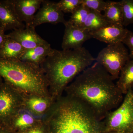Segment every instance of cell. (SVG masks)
I'll list each match as a JSON object with an SVG mask.
<instances>
[{"instance_id":"cell-25","label":"cell","mask_w":133,"mask_h":133,"mask_svg":"<svg viewBox=\"0 0 133 133\" xmlns=\"http://www.w3.org/2000/svg\"><path fill=\"white\" fill-rule=\"evenodd\" d=\"M122 43L128 47L129 50V56L133 59V32L128 30Z\"/></svg>"},{"instance_id":"cell-21","label":"cell","mask_w":133,"mask_h":133,"mask_svg":"<svg viewBox=\"0 0 133 133\" xmlns=\"http://www.w3.org/2000/svg\"><path fill=\"white\" fill-rule=\"evenodd\" d=\"M90 10L81 4L76 11L71 14L69 21L74 26L83 28Z\"/></svg>"},{"instance_id":"cell-4","label":"cell","mask_w":133,"mask_h":133,"mask_svg":"<svg viewBox=\"0 0 133 133\" xmlns=\"http://www.w3.org/2000/svg\"><path fill=\"white\" fill-rule=\"evenodd\" d=\"M0 76L4 82L23 94L51 96L41 66L20 59L0 58Z\"/></svg>"},{"instance_id":"cell-28","label":"cell","mask_w":133,"mask_h":133,"mask_svg":"<svg viewBox=\"0 0 133 133\" xmlns=\"http://www.w3.org/2000/svg\"><path fill=\"white\" fill-rule=\"evenodd\" d=\"M7 37V35L5 34V31L0 29V48L2 46Z\"/></svg>"},{"instance_id":"cell-10","label":"cell","mask_w":133,"mask_h":133,"mask_svg":"<svg viewBox=\"0 0 133 133\" xmlns=\"http://www.w3.org/2000/svg\"><path fill=\"white\" fill-rule=\"evenodd\" d=\"M7 36L19 43L26 50L48 43L36 33L35 28L33 27H25L24 29L15 30Z\"/></svg>"},{"instance_id":"cell-27","label":"cell","mask_w":133,"mask_h":133,"mask_svg":"<svg viewBox=\"0 0 133 133\" xmlns=\"http://www.w3.org/2000/svg\"><path fill=\"white\" fill-rule=\"evenodd\" d=\"M0 133H16L9 127L0 121Z\"/></svg>"},{"instance_id":"cell-30","label":"cell","mask_w":133,"mask_h":133,"mask_svg":"<svg viewBox=\"0 0 133 133\" xmlns=\"http://www.w3.org/2000/svg\"><path fill=\"white\" fill-rule=\"evenodd\" d=\"M107 133H118L117 132H108Z\"/></svg>"},{"instance_id":"cell-31","label":"cell","mask_w":133,"mask_h":133,"mask_svg":"<svg viewBox=\"0 0 133 133\" xmlns=\"http://www.w3.org/2000/svg\"></svg>"},{"instance_id":"cell-2","label":"cell","mask_w":133,"mask_h":133,"mask_svg":"<svg viewBox=\"0 0 133 133\" xmlns=\"http://www.w3.org/2000/svg\"><path fill=\"white\" fill-rule=\"evenodd\" d=\"M46 133H104L102 121L80 101L61 96L42 118Z\"/></svg>"},{"instance_id":"cell-15","label":"cell","mask_w":133,"mask_h":133,"mask_svg":"<svg viewBox=\"0 0 133 133\" xmlns=\"http://www.w3.org/2000/svg\"><path fill=\"white\" fill-rule=\"evenodd\" d=\"M128 31L124 26L109 24L90 33L92 38L108 45L122 42Z\"/></svg>"},{"instance_id":"cell-14","label":"cell","mask_w":133,"mask_h":133,"mask_svg":"<svg viewBox=\"0 0 133 133\" xmlns=\"http://www.w3.org/2000/svg\"><path fill=\"white\" fill-rule=\"evenodd\" d=\"M24 108L18 111L5 123L16 133H21L42 122Z\"/></svg>"},{"instance_id":"cell-5","label":"cell","mask_w":133,"mask_h":133,"mask_svg":"<svg viewBox=\"0 0 133 133\" xmlns=\"http://www.w3.org/2000/svg\"><path fill=\"white\" fill-rule=\"evenodd\" d=\"M104 133H133V90L128 91L118 107L102 120Z\"/></svg>"},{"instance_id":"cell-17","label":"cell","mask_w":133,"mask_h":133,"mask_svg":"<svg viewBox=\"0 0 133 133\" xmlns=\"http://www.w3.org/2000/svg\"><path fill=\"white\" fill-rule=\"evenodd\" d=\"M26 50L16 41L7 37L0 48V58L20 59Z\"/></svg>"},{"instance_id":"cell-20","label":"cell","mask_w":133,"mask_h":133,"mask_svg":"<svg viewBox=\"0 0 133 133\" xmlns=\"http://www.w3.org/2000/svg\"><path fill=\"white\" fill-rule=\"evenodd\" d=\"M101 13L90 10L83 28L92 32L109 25Z\"/></svg>"},{"instance_id":"cell-9","label":"cell","mask_w":133,"mask_h":133,"mask_svg":"<svg viewBox=\"0 0 133 133\" xmlns=\"http://www.w3.org/2000/svg\"><path fill=\"white\" fill-rule=\"evenodd\" d=\"M65 30L62 48L63 50L82 48L86 41L92 38L90 32L83 28L74 26L69 21L64 23Z\"/></svg>"},{"instance_id":"cell-18","label":"cell","mask_w":133,"mask_h":133,"mask_svg":"<svg viewBox=\"0 0 133 133\" xmlns=\"http://www.w3.org/2000/svg\"><path fill=\"white\" fill-rule=\"evenodd\" d=\"M116 85L124 95L133 89V59L126 63L120 74Z\"/></svg>"},{"instance_id":"cell-12","label":"cell","mask_w":133,"mask_h":133,"mask_svg":"<svg viewBox=\"0 0 133 133\" xmlns=\"http://www.w3.org/2000/svg\"><path fill=\"white\" fill-rule=\"evenodd\" d=\"M55 101L51 96L24 94V108L34 116L42 119Z\"/></svg>"},{"instance_id":"cell-24","label":"cell","mask_w":133,"mask_h":133,"mask_svg":"<svg viewBox=\"0 0 133 133\" xmlns=\"http://www.w3.org/2000/svg\"><path fill=\"white\" fill-rule=\"evenodd\" d=\"M82 4L90 10L101 13L104 10L107 2L102 0H82Z\"/></svg>"},{"instance_id":"cell-8","label":"cell","mask_w":133,"mask_h":133,"mask_svg":"<svg viewBox=\"0 0 133 133\" xmlns=\"http://www.w3.org/2000/svg\"><path fill=\"white\" fill-rule=\"evenodd\" d=\"M42 5V7L35 16L30 27L35 28L37 26L44 23L64 24L66 22L64 14L58 8L57 2L43 0Z\"/></svg>"},{"instance_id":"cell-11","label":"cell","mask_w":133,"mask_h":133,"mask_svg":"<svg viewBox=\"0 0 133 133\" xmlns=\"http://www.w3.org/2000/svg\"><path fill=\"white\" fill-rule=\"evenodd\" d=\"M25 24L19 19L10 0H0V29H24Z\"/></svg>"},{"instance_id":"cell-22","label":"cell","mask_w":133,"mask_h":133,"mask_svg":"<svg viewBox=\"0 0 133 133\" xmlns=\"http://www.w3.org/2000/svg\"><path fill=\"white\" fill-rule=\"evenodd\" d=\"M123 12V26L133 24V0L121 1Z\"/></svg>"},{"instance_id":"cell-19","label":"cell","mask_w":133,"mask_h":133,"mask_svg":"<svg viewBox=\"0 0 133 133\" xmlns=\"http://www.w3.org/2000/svg\"><path fill=\"white\" fill-rule=\"evenodd\" d=\"M104 16L108 23L123 26V12L120 1H107Z\"/></svg>"},{"instance_id":"cell-29","label":"cell","mask_w":133,"mask_h":133,"mask_svg":"<svg viewBox=\"0 0 133 133\" xmlns=\"http://www.w3.org/2000/svg\"><path fill=\"white\" fill-rule=\"evenodd\" d=\"M3 82H4V81H3V79L0 76V87L2 84Z\"/></svg>"},{"instance_id":"cell-1","label":"cell","mask_w":133,"mask_h":133,"mask_svg":"<svg viewBox=\"0 0 133 133\" xmlns=\"http://www.w3.org/2000/svg\"><path fill=\"white\" fill-rule=\"evenodd\" d=\"M111 77L95 62L76 77L65 90L66 95L80 101L102 121L118 107L124 94Z\"/></svg>"},{"instance_id":"cell-7","label":"cell","mask_w":133,"mask_h":133,"mask_svg":"<svg viewBox=\"0 0 133 133\" xmlns=\"http://www.w3.org/2000/svg\"><path fill=\"white\" fill-rule=\"evenodd\" d=\"M24 108V94L3 82L0 87V121L6 123Z\"/></svg>"},{"instance_id":"cell-26","label":"cell","mask_w":133,"mask_h":133,"mask_svg":"<svg viewBox=\"0 0 133 133\" xmlns=\"http://www.w3.org/2000/svg\"><path fill=\"white\" fill-rule=\"evenodd\" d=\"M21 133H46L42 121L38 125L27 129Z\"/></svg>"},{"instance_id":"cell-16","label":"cell","mask_w":133,"mask_h":133,"mask_svg":"<svg viewBox=\"0 0 133 133\" xmlns=\"http://www.w3.org/2000/svg\"><path fill=\"white\" fill-rule=\"evenodd\" d=\"M52 49L50 44L48 43L33 49L26 50L20 60L40 66L51 54Z\"/></svg>"},{"instance_id":"cell-3","label":"cell","mask_w":133,"mask_h":133,"mask_svg":"<svg viewBox=\"0 0 133 133\" xmlns=\"http://www.w3.org/2000/svg\"><path fill=\"white\" fill-rule=\"evenodd\" d=\"M95 61L84 47L73 50L53 49L41 65L48 81L50 95L56 100L77 76Z\"/></svg>"},{"instance_id":"cell-23","label":"cell","mask_w":133,"mask_h":133,"mask_svg":"<svg viewBox=\"0 0 133 133\" xmlns=\"http://www.w3.org/2000/svg\"><path fill=\"white\" fill-rule=\"evenodd\" d=\"M57 4L63 13H74L82 4V0H61Z\"/></svg>"},{"instance_id":"cell-6","label":"cell","mask_w":133,"mask_h":133,"mask_svg":"<svg viewBox=\"0 0 133 133\" xmlns=\"http://www.w3.org/2000/svg\"><path fill=\"white\" fill-rule=\"evenodd\" d=\"M130 59L128 50L121 42L108 44L100 51L95 61L115 80L118 79L123 67Z\"/></svg>"},{"instance_id":"cell-13","label":"cell","mask_w":133,"mask_h":133,"mask_svg":"<svg viewBox=\"0 0 133 133\" xmlns=\"http://www.w3.org/2000/svg\"><path fill=\"white\" fill-rule=\"evenodd\" d=\"M43 0H10L19 19L30 27L36 12L41 8Z\"/></svg>"}]
</instances>
